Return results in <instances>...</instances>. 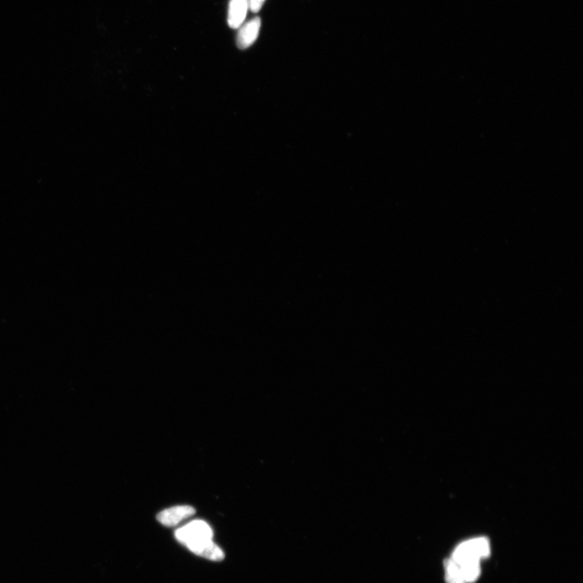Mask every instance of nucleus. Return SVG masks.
Returning a JSON list of instances; mask_svg holds the SVG:
<instances>
[{
  "mask_svg": "<svg viewBox=\"0 0 583 583\" xmlns=\"http://www.w3.org/2000/svg\"><path fill=\"white\" fill-rule=\"evenodd\" d=\"M490 543L486 537L474 538L462 542L448 559L461 567L481 564L483 559L490 555Z\"/></svg>",
  "mask_w": 583,
  "mask_h": 583,
  "instance_id": "nucleus-1",
  "label": "nucleus"
},
{
  "mask_svg": "<svg viewBox=\"0 0 583 583\" xmlns=\"http://www.w3.org/2000/svg\"><path fill=\"white\" fill-rule=\"evenodd\" d=\"M175 538L184 546L194 543L213 540V531L209 525L202 520H194L175 532Z\"/></svg>",
  "mask_w": 583,
  "mask_h": 583,
  "instance_id": "nucleus-2",
  "label": "nucleus"
},
{
  "mask_svg": "<svg viewBox=\"0 0 583 583\" xmlns=\"http://www.w3.org/2000/svg\"><path fill=\"white\" fill-rule=\"evenodd\" d=\"M195 514V510L191 505H177L161 511L158 520L164 526L174 527Z\"/></svg>",
  "mask_w": 583,
  "mask_h": 583,
  "instance_id": "nucleus-3",
  "label": "nucleus"
},
{
  "mask_svg": "<svg viewBox=\"0 0 583 583\" xmlns=\"http://www.w3.org/2000/svg\"><path fill=\"white\" fill-rule=\"evenodd\" d=\"M188 549L197 556L213 562H221L225 558V554L218 545L215 544L213 540H204L194 543L186 546Z\"/></svg>",
  "mask_w": 583,
  "mask_h": 583,
  "instance_id": "nucleus-4",
  "label": "nucleus"
},
{
  "mask_svg": "<svg viewBox=\"0 0 583 583\" xmlns=\"http://www.w3.org/2000/svg\"><path fill=\"white\" fill-rule=\"evenodd\" d=\"M261 20L259 17H255L250 20L245 25L242 26L237 38V45L241 50L248 48L258 38Z\"/></svg>",
  "mask_w": 583,
  "mask_h": 583,
  "instance_id": "nucleus-5",
  "label": "nucleus"
},
{
  "mask_svg": "<svg viewBox=\"0 0 583 583\" xmlns=\"http://www.w3.org/2000/svg\"><path fill=\"white\" fill-rule=\"evenodd\" d=\"M248 8L249 0H231L228 15V23L231 28H239L243 23Z\"/></svg>",
  "mask_w": 583,
  "mask_h": 583,
  "instance_id": "nucleus-6",
  "label": "nucleus"
},
{
  "mask_svg": "<svg viewBox=\"0 0 583 583\" xmlns=\"http://www.w3.org/2000/svg\"><path fill=\"white\" fill-rule=\"evenodd\" d=\"M265 0H249V8L251 12H258L262 8Z\"/></svg>",
  "mask_w": 583,
  "mask_h": 583,
  "instance_id": "nucleus-7",
  "label": "nucleus"
}]
</instances>
